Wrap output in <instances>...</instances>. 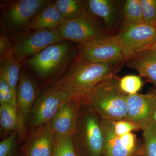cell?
<instances>
[{"label": "cell", "mask_w": 156, "mask_h": 156, "mask_svg": "<svg viewBox=\"0 0 156 156\" xmlns=\"http://www.w3.org/2000/svg\"><path fill=\"white\" fill-rule=\"evenodd\" d=\"M120 63H95L78 58L52 87L81 101L103 81L115 76Z\"/></svg>", "instance_id": "6da1fadb"}, {"label": "cell", "mask_w": 156, "mask_h": 156, "mask_svg": "<svg viewBox=\"0 0 156 156\" xmlns=\"http://www.w3.org/2000/svg\"><path fill=\"white\" fill-rule=\"evenodd\" d=\"M77 50L68 41H63L50 45L37 54L26 58L24 63L42 81H56L77 59Z\"/></svg>", "instance_id": "7a4b0ae2"}, {"label": "cell", "mask_w": 156, "mask_h": 156, "mask_svg": "<svg viewBox=\"0 0 156 156\" xmlns=\"http://www.w3.org/2000/svg\"><path fill=\"white\" fill-rule=\"evenodd\" d=\"M119 83L116 76L103 81L81 102L90 107L101 120H126L128 95L122 92Z\"/></svg>", "instance_id": "3957f363"}, {"label": "cell", "mask_w": 156, "mask_h": 156, "mask_svg": "<svg viewBox=\"0 0 156 156\" xmlns=\"http://www.w3.org/2000/svg\"><path fill=\"white\" fill-rule=\"evenodd\" d=\"M50 0H15L1 4V34L11 38L25 30L34 17L52 2Z\"/></svg>", "instance_id": "277c9868"}, {"label": "cell", "mask_w": 156, "mask_h": 156, "mask_svg": "<svg viewBox=\"0 0 156 156\" xmlns=\"http://www.w3.org/2000/svg\"><path fill=\"white\" fill-rule=\"evenodd\" d=\"M74 136L80 156H104L100 119L90 107L82 102Z\"/></svg>", "instance_id": "5b68a950"}, {"label": "cell", "mask_w": 156, "mask_h": 156, "mask_svg": "<svg viewBox=\"0 0 156 156\" xmlns=\"http://www.w3.org/2000/svg\"><path fill=\"white\" fill-rule=\"evenodd\" d=\"M14 59L21 62L50 45L63 41L57 29L24 31L10 38Z\"/></svg>", "instance_id": "8992f818"}, {"label": "cell", "mask_w": 156, "mask_h": 156, "mask_svg": "<svg viewBox=\"0 0 156 156\" xmlns=\"http://www.w3.org/2000/svg\"><path fill=\"white\" fill-rule=\"evenodd\" d=\"M78 58L95 63H121L125 61L115 36L106 35L78 44Z\"/></svg>", "instance_id": "52a82bcc"}, {"label": "cell", "mask_w": 156, "mask_h": 156, "mask_svg": "<svg viewBox=\"0 0 156 156\" xmlns=\"http://www.w3.org/2000/svg\"><path fill=\"white\" fill-rule=\"evenodd\" d=\"M115 36L126 61L153 47L156 43V28L145 23L125 24Z\"/></svg>", "instance_id": "ba28073f"}, {"label": "cell", "mask_w": 156, "mask_h": 156, "mask_svg": "<svg viewBox=\"0 0 156 156\" xmlns=\"http://www.w3.org/2000/svg\"><path fill=\"white\" fill-rule=\"evenodd\" d=\"M72 99L67 92L52 87L41 92L30 116L28 131L50 122L60 108Z\"/></svg>", "instance_id": "9c48e42d"}, {"label": "cell", "mask_w": 156, "mask_h": 156, "mask_svg": "<svg viewBox=\"0 0 156 156\" xmlns=\"http://www.w3.org/2000/svg\"><path fill=\"white\" fill-rule=\"evenodd\" d=\"M57 30L63 41L78 44L105 35L100 23L88 12L74 19H66Z\"/></svg>", "instance_id": "30bf717a"}, {"label": "cell", "mask_w": 156, "mask_h": 156, "mask_svg": "<svg viewBox=\"0 0 156 156\" xmlns=\"http://www.w3.org/2000/svg\"><path fill=\"white\" fill-rule=\"evenodd\" d=\"M56 145L50 122L29 130L21 147L23 156H53Z\"/></svg>", "instance_id": "8fae6325"}, {"label": "cell", "mask_w": 156, "mask_h": 156, "mask_svg": "<svg viewBox=\"0 0 156 156\" xmlns=\"http://www.w3.org/2000/svg\"><path fill=\"white\" fill-rule=\"evenodd\" d=\"M104 137V156H132L135 154L138 143L132 133L119 135L112 128L110 120H101Z\"/></svg>", "instance_id": "7c38bea8"}, {"label": "cell", "mask_w": 156, "mask_h": 156, "mask_svg": "<svg viewBox=\"0 0 156 156\" xmlns=\"http://www.w3.org/2000/svg\"><path fill=\"white\" fill-rule=\"evenodd\" d=\"M127 116L126 120L138 126L143 131L153 121L156 108L154 93L141 95H128L127 98Z\"/></svg>", "instance_id": "4fadbf2b"}, {"label": "cell", "mask_w": 156, "mask_h": 156, "mask_svg": "<svg viewBox=\"0 0 156 156\" xmlns=\"http://www.w3.org/2000/svg\"><path fill=\"white\" fill-rule=\"evenodd\" d=\"M41 92L33 79L21 70L17 89V106L20 117L27 127L33 108Z\"/></svg>", "instance_id": "5bb4252c"}, {"label": "cell", "mask_w": 156, "mask_h": 156, "mask_svg": "<svg viewBox=\"0 0 156 156\" xmlns=\"http://www.w3.org/2000/svg\"><path fill=\"white\" fill-rule=\"evenodd\" d=\"M80 104V101L72 99L58 110L50 122L55 136L75 135Z\"/></svg>", "instance_id": "9a60e30c"}, {"label": "cell", "mask_w": 156, "mask_h": 156, "mask_svg": "<svg viewBox=\"0 0 156 156\" xmlns=\"http://www.w3.org/2000/svg\"><path fill=\"white\" fill-rule=\"evenodd\" d=\"M27 128L21 121L17 108L7 104L1 105L0 130L4 138L15 132L20 141H24L27 134Z\"/></svg>", "instance_id": "2e32d148"}, {"label": "cell", "mask_w": 156, "mask_h": 156, "mask_svg": "<svg viewBox=\"0 0 156 156\" xmlns=\"http://www.w3.org/2000/svg\"><path fill=\"white\" fill-rule=\"evenodd\" d=\"M128 67L136 69L156 86V50L152 48L137 53L126 60Z\"/></svg>", "instance_id": "e0dca14e"}, {"label": "cell", "mask_w": 156, "mask_h": 156, "mask_svg": "<svg viewBox=\"0 0 156 156\" xmlns=\"http://www.w3.org/2000/svg\"><path fill=\"white\" fill-rule=\"evenodd\" d=\"M65 20L53 1L31 20L25 31L57 29Z\"/></svg>", "instance_id": "ac0fdd59"}, {"label": "cell", "mask_w": 156, "mask_h": 156, "mask_svg": "<svg viewBox=\"0 0 156 156\" xmlns=\"http://www.w3.org/2000/svg\"><path fill=\"white\" fill-rule=\"evenodd\" d=\"M87 6L89 13L102 18L107 26H113L115 23L118 12L116 2L111 0H89L87 1Z\"/></svg>", "instance_id": "d6986e66"}, {"label": "cell", "mask_w": 156, "mask_h": 156, "mask_svg": "<svg viewBox=\"0 0 156 156\" xmlns=\"http://www.w3.org/2000/svg\"><path fill=\"white\" fill-rule=\"evenodd\" d=\"M21 67L20 62L15 60L13 57L11 50L0 56V76L9 84L16 101L17 85Z\"/></svg>", "instance_id": "ffe728a7"}, {"label": "cell", "mask_w": 156, "mask_h": 156, "mask_svg": "<svg viewBox=\"0 0 156 156\" xmlns=\"http://www.w3.org/2000/svg\"><path fill=\"white\" fill-rule=\"evenodd\" d=\"M55 6L65 19H74L83 16L88 12L87 1L56 0Z\"/></svg>", "instance_id": "44dd1931"}, {"label": "cell", "mask_w": 156, "mask_h": 156, "mask_svg": "<svg viewBox=\"0 0 156 156\" xmlns=\"http://www.w3.org/2000/svg\"><path fill=\"white\" fill-rule=\"evenodd\" d=\"M53 156H80L74 135L56 136Z\"/></svg>", "instance_id": "7402d4cb"}, {"label": "cell", "mask_w": 156, "mask_h": 156, "mask_svg": "<svg viewBox=\"0 0 156 156\" xmlns=\"http://www.w3.org/2000/svg\"><path fill=\"white\" fill-rule=\"evenodd\" d=\"M125 24L145 23L143 18L140 0H127L123 9Z\"/></svg>", "instance_id": "603a6c76"}, {"label": "cell", "mask_w": 156, "mask_h": 156, "mask_svg": "<svg viewBox=\"0 0 156 156\" xmlns=\"http://www.w3.org/2000/svg\"><path fill=\"white\" fill-rule=\"evenodd\" d=\"M19 142L18 135L15 132L3 138L0 142V156H23Z\"/></svg>", "instance_id": "cb8c5ba5"}, {"label": "cell", "mask_w": 156, "mask_h": 156, "mask_svg": "<svg viewBox=\"0 0 156 156\" xmlns=\"http://www.w3.org/2000/svg\"><path fill=\"white\" fill-rule=\"evenodd\" d=\"M144 144L142 153L144 156H156V126L153 121L143 131Z\"/></svg>", "instance_id": "d4e9b609"}, {"label": "cell", "mask_w": 156, "mask_h": 156, "mask_svg": "<svg viewBox=\"0 0 156 156\" xmlns=\"http://www.w3.org/2000/svg\"><path fill=\"white\" fill-rule=\"evenodd\" d=\"M119 87L127 95L136 94L142 88L143 82L140 77L129 75L119 79Z\"/></svg>", "instance_id": "484cf974"}, {"label": "cell", "mask_w": 156, "mask_h": 156, "mask_svg": "<svg viewBox=\"0 0 156 156\" xmlns=\"http://www.w3.org/2000/svg\"><path fill=\"white\" fill-rule=\"evenodd\" d=\"M145 24L156 28V0H140Z\"/></svg>", "instance_id": "4316f807"}, {"label": "cell", "mask_w": 156, "mask_h": 156, "mask_svg": "<svg viewBox=\"0 0 156 156\" xmlns=\"http://www.w3.org/2000/svg\"><path fill=\"white\" fill-rule=\"evenodd\" d=\"M0 104L11 105L17 108V101L7 81L0 76Z\"/></svg>", "instance_id": "83f0119b"}, {"label": "cell", "mask_w": 156, "mask_h": 156, "mask_svg": "<svg viewBox=\"0 0 156 156\" xmlns=\"http://www.w3.org/2000/svg\"><path fill=\"white\" fill-rule=\"evenodd\" d=\"M110 122L113 130L118 135H124L132 132L133 131L140 130L138 126L126 120L118 121L110 120Z\"/></svg>", "instance_id": "f1b7e54d"}, {"label": "cell", "mask_w": 156, "mask_h": 156, "mask_svg": "<svg viewBox=\"0 0 156 156\" xmlns=\"http://www.w3.org/2000/svg\"><path fill=\"white\" fill-rule=\"evenodd\" d=\"M12 42L9 37L1 34L0 36V56L5 55L11 51Z\"/></svg>", "instance_id": "f546056e"}, {"label": "cell", "mask_w": 156, "mask_h": 156, "mask_svg": "<svg viewBox=\"0 0 156 156\" xmlns=\"http://www.w3.org/2000/svg\"><path fill=\"white\" fill-rule=\"evenodd\" d=\"M153 121L155 125L156 126V108L155 110L154 113Z\"/></svg>", "instance_id": "4dcf8cb0"}, {"label": "cell", "mask_w": 156, "mask_h": 156, "mask_svg": "<svg viewBox=\"0 0 156 156\" xmlns=\"http://www.w3.org/2000/svg\"><path fill=\"white\" fill-rule=\"evenodd\" d=\"M152 48L156 50V43L154 44V45L153 47Z\"/></svg>", "instance_id": "1f68e13d"}, {"label": "cell", "mask_w": 156, "mask_h": 156, "mask_svg": "<svg viewBox=\"0 0 156 156\" xmlns=\"http://www.w3.org/2000/svg\"><path fill=\"white\" fill-rule=\"evenodd\" d=\"M132 156H137V155L136 154H134V155H133Z\"/></svg>", "instance_id": "d6a6232c"}, {"label": "cell", "mask_w": 156, "mask_h": 156, "mask_svg": "<svg viewBox=\"0 0 156 156\" xmlns=\"http://www.w3.org/2000/svg\"><path fill=\"white\" fill-rule=\"evenodd\" d=\"M155 95H156V91H155Z\"/></svg>", "instance_id": "836d02e7"}]
</instances>
